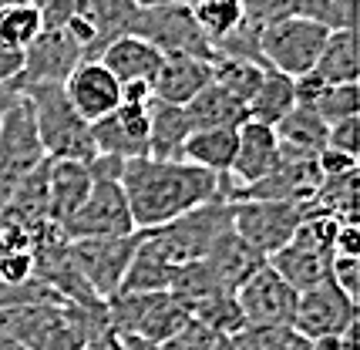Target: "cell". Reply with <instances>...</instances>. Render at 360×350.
I'll return each instance as SVG.
<instances>
[{
    "mask_svg": "<svg viewBox=\"0 0 360 350\" xmlns=\"http://www.w3.org/2000/svg\"><path fill=\"white\" fill-rule=\"evenodd\" d=\"M122 189L135 229H155L186 216L188 209L219 202V172L192 162H158L141 155L125 162Z\"/></svg>",
    "mask_w": 360,
    "mask_h": 350,
    "instance_id": "1",
    "label": "cell"
},
{
    "mask_svg": "<svg viewBox=\"0 0 360 350\" xmlns=\"http://www.w3.org/2000/svg\"><path fill=\"white\" fill-rule=\"evenodd\" d=\"M108 327L105 303H31L0 310V330L24 350H84L94 330Z\"/></svg>",
    "mask_w": 360,
    "mask_h": 350,
    "instance_id": "2",
    "label": "cell"
},
{
    "mask_svg": "<svg viewBox=\"0 0 360 350\" xmlns=\"http://www.w3.org/2000/svg\"><path fill=\"white\" fill-rule=\"evenodd\" d=\"M20 95L27 98V105H31L37 142H41L47 159H75V162L94 159L88 122L71 108V101L64 95V84H34V88L20 91Z\"/></svg>",
    "mask_w": 360,
    "mask_h": 350,
    "instance_id": "3",
    "label": "cell"
},
{
    "mask_svg": "<svg viewBox=\"0 0 360 350\" xmlns=\"http://www.w3.org/2000/svg\"><path fill=\"white\" fill-rule=\"evenodd\" d=\"M108 323L118 334H135L148 344H162L186 327L192 313L186 303H179L169 290L158 293H118L105 300Z\"/></svg>",
    "mask_w": 360,
    "mask_h": 350,
    "instance_id": "4",
    "label": "cell"
},
{
    "mask_svg": "<svg viewBox=\"0 0 360 350\" xmlns=\"http://www.w3.org/2000/svg\"><path fill=\"white\" fill-rule=\"evenodd\" d=\"M44 159L47 155L37 142L31 105L24 95H17L14 105L0 112V212L11 202L17 186Z\"/></svg>",
    "mask_w": 360,
    "mask_h": 350,
    "instance_id": "5",
    "label": "cell"
},
{
    "mask_svg": "<svg viewBox=\"0 0 360 350\" xmlns=\"http://www.w3.org/2000/svg\"><path fill=\"white\" fill-rule=\"evenodd\" d=\"M327 34H330L327 27H320L316 20L303 14L283 17L276 24L263 27V34H259V58H263L266 67L280 71L286 78H303V74L314 71Z\"/></svg>",
    "mask_w": 360,
    "mask_h": 350,
    "instance_id": "6",
    "label": "cell"
},
{
    "mask_svg": "<svg viewBox=\"0 0 360 350\" xmlns=\"http://www.w3.org/2000/svg\"><path fill=\"white\" fill-rule=\"evenodd\" d=\"M139 246V229L128 236H108V239H75L68 242V256L81 273V280L88 283L98 300H111L122 293L128 263Z\"/></svg>",
    "mask_w": 360,
    "mask_h": 350,
    "instance_id": "7",
    "label": "cell"
},
{
    "mask_svg": "<svg viewBox=\"0 0 360 350\" xmlns=\"http://www.w3.org/2000/svg\"><path fill=\"white\" fill-rule=\"evenodd\" d=\"M300 219H303V209L297 202H280V199H239V202H233V233L263 259L293 239Z\"/></svg>",
    "mask_w": 360,
    "mask_h": 350,
    "instance_id": "8",
    "label": "cell"
},
{
    "mask_svg": "<svg viewBox=\"0 0 360 350\" xmlns=\"http://www.w3.org/2000/svg\"><path fill=\"white\" fill-rule=\"evenodd\" d=\"M128 34L148 41L158 54H195V58H212V48L205 34L195 27L186 4H155V7H139L131 17Z\"/></svg>",
    "mask_w": 360,
    "mask_h": 350,
    "instance_id": "9",
    "label": "cell"
},
{
    "mask_svg": "<svg viewBox=\"0 0 360 350\" xmlns=\"http://www.w3.org/2000/svg\"><path fill=\"white\" fill-rule=\"evenodd\" d=\"M61 233L68 242L135 233V219H131V209H128L122 182H94L88 199L75 209V216L61 223Z\"/></svg>",
    "mask_w": 360,
    "mask_h": 350,
    "instance_id": "10",
    "label": "cell"
},
{
    "mask_svg": "<svg viewBox=\"0 0 360 350\" xmlns=\"http://www.w3.org/2000/svg\"><path fill=\"white\" fill-rule=\"evenodd\" d=\"M84 61V51L71 41V34L64 27H44L24 48V67L17 81L11 84V91L20 95L34 84H64V78Z\"/></svg>",
    "mask_w": 360,
    "mask_h": 350,
    "instance_id": "11",
    "label": "cell"
},
{
    "mask_svg": "<svg viewBox=\"0 0 360 350\" xmlns=\"http://www.w3.org/2000/svg\"><path fill=\"white\" fill-rule=\"evenodd\" d=\"M297 290L283 280L269 263H263L243 287L236 290L246 327H293L297 317Z\"/></svg>",
    "mask_w": 360,
    "mask_h": 350,
    "instance_id": "12",
    "label": "cell"
},
{
    "mask_svg": "<svg viewBox=\"0 0 360 350\" xmlns=\"http://www.w3.org/2000/svg\"><path fill=\"white\" fill-rule=\"evenodd\" d=\"M354 320H357V303L350 300L333 280H323V283L303 290L297 297L293 330H297L303 340L344 337L347 330H354Z\"/></svg>",
    "mask_w": 360,
    "mask_h": 350,
    "instance_id": "13",
    "label": "cell"
},
{
    "mask_svg": "<svg viewBox=\"0 0 360 350\" xmlns=\"http://www.w3.org/2000/svg\"><path fill=\"white\" fill-rule=\"evenodd\" d=\"M64 95L71 101V108L91 125L98 118L111 115L122 105V84L111 78V71L101 61H84L64 78Z\"/></svg>",
    "mask_w": 360,
    "mask_h": 350,
    "instance_id": "14",
    "label": "cell"
},
{
    "mask_svg": "<svg viewBox=\"0 0 360 350\" xmlns=\"http://www.w3.org/2000/svg\"><path fill=\"white\" fill-rule=\"evenodd\" d=\"M333 256H337L333 246H323V242H314V239L293 233V239H290L283 249L266 256V263L280 273L297 293H303V290H310V287H316V283L330 280V263H333Z\"/></svg>",
    "mask_w": 360,
    "mask_h": 350,
    "instance_id": "15",
    "label": "cell"
},
{
    "mask_svg": "<svg viewBox=\"0 0 360 350\" xmlns=\"http://www.w3.org/2000/svg\"><path fill=\"white\" fill-rule=\"evenodd\" d=\"M280 165V145H276V131L259 122H243L236 128V155L229 165V175L246 189L252 182L266 179L273 169Z\"/></svg>",
    "mask_w": 360,
    "mask_h": 350,
    "instance_id": "16",
    "label": "cell"
},
{
    "mask_svg": "<svg viewBox=\"0 0 360 350\" xmlns=\"http://www.w3.org/2000/svg\"><path fill=\"white\" fill-rule=\"evenodd\" d=\"M212 84V71L205 58L195 54H162L155 78H152V98L169 101V105H188L192 98Z\"/></svg>",
    "mask_w": 360,
    "mask_h": 350,
    "instance_id": "17",
    "label": "cell"
},
{
    "mask_svg": "<svg viewBox=\"0 0 360 350\" xmlns=\"http://www.w3.org/2000/svg\"><path fill=\"white\" fill-rule=\"evenodd\" d=\"M94 179L84 162L75 159H47V219L61 226L75 216V209L88 199Z\"/></svg>",
    "mask_w": 360,
    "mask_h": 350,
    "instance_id": "18",
    "label": "cell"
},
{
    "mask_svg": "<svg viewBox=\"0 0 360 350\" xmlns=\"http://www.w3.org/2000/svg\"><path fill=\"white\" fill-rule=\"evenodd\" d=\"M202 263H205V270L212 273V280H216V287H219L222 293H236L266 259L256 253V249H250V246L229 229V233H222V236L212 242V249L202 256Z\"/></svg>",
    "mask_w": 360,
    "mask_h": 350,
    "instance_id": "19",
    "label": "cell"
},
{
    "mask_svg": "<svg viewBox=\"0 0 360 350\" xmlns=\"http://www.w3.org/2000/svg\"><path fill=\"white\" fill-rule=\"evenodd\" d=\"M94 61L105 64L118 84L145 81V84L152 88V78H155L158 64H162V54H158L148 41H141L135 34H125V37H115L111 44H105Z\"/></svg>",
    "mask_w": 360,
    "mask_h": 350,
    "instance_id": "20",
    "label": "cell"
},
{
    "mask_svg": "<svg viewBox=\"0 0 360 350\" xmlns=\"http://www.w3.org/2000/svg\"><path fill=\"white\" fill-rule=\"evenodd\" d=\"M188 135H192V125L186 118V108L148 98V159L186 162L182 148H186Z\"/></svg>",
    "mask_w": 360,
    "mask_h": 350,
    "instance_id": "21",
    "label": "cell"
},
{
    "mask_svg": "<svg viewBox=\"0 0 360 350\" xmlns=\"http://www.w3.org/2000/svg\"><path fill=\"white\" fill-rule=\"evenodd\" d=\"M273 131H276V145H280L283 162L316 159L327 148V125L316 118L314 108H303V105H297Z\"/></svg>",
    "mask_w": 360,
    "mask_h": 350,
    "instance_id": "22",
    "label": "cell"
},
{
    "mask_svg": "<svg viewBox=\"0 0 360 350\" xmlns=\"http://www.w3.org/2000/svg\"><path fill=\"white\" fill-rule=\"evenodd\" d=\"M186 108V118L192 131H209V128H239L246 122V105L236 101L229 91H222L219 84H205L199 95L192 98Z\"/></svg>",
    "mask_w": 360,
    "mask_h": 350,
    "instance_id": "23",
    "label": "cell"
},
{
    "mask_svg": "<svg viewBox=\"0 0 360 350\" xmlns=\"http://www.w3.org/2000/svg\"><path fill=\"white\" fill-rule=\"evenodd\" d=\"M297 108V88H293V78H286L280 71L266 67L263 71V84L259 91L250 98L246 105V118L250 122H259V125L276 128L286 118V115Z\"/></svg>",
    "mask_w": 360,
    "mask_h": 350,
    "instance_id": "24",
    "label": "cell"
},
{
    "mask_svg": "<svg viewBox=\"0 0 360 350\" xmlns=\"http://www.w3.org/2000/svg\"><path fill=\"white\" fill-rule=\"evenodd\" d=\"M314 74L327 84H357V34L354 31H330L323 51L314 64Z\"/></svg>",
    "mask_w": 360,
    "mask_h": 350,
    "instance_id": "25",
    "label": "cell"
},
{
    "mask_svg": "<svg viewBox=\"0 0 360 350\" xmlns=\"http://www.w3.org/2000/svg\"><path fill=\"white\" fill-rule=\"evenodd\" d=\"M236 155V128H209V131H192L186 138L182 159L192 165H202L209 172H229Z\"/></svg>",
    "mask_w": 360,
    "mask_h": 350,
    "instance_id": "26",
    "label": "cell"
},
{
    "mask_svg": "<svg viewBox=\"0 0 360 350\" xmlns=\"http://www.w3.org/2000/svg\"><path fill=\"white\" fill-rule=\"evenodd\" d=\"M209 71H212V84H219L222 91H229L236 101L250 105V98L259 91L263 84V71L266 64L246 61V58H226V54H212L209 58Z\"/></svg>",
    "mask_w": 360,
    "mask_h": 350,
    "instance_id": "27",
    "label": "cell"
},
{
    "mask_svg": "<svg viewBox=\"0 0 360 350\" xmlns=\"http://www.w3.org/2000/svg\"><path fill=\"white\" fill-rule=\"evenodd\" d=\"M186 7L195 27L205 34L209 48L243 24V0H188Z\"/></svg>",
    "mask_w": 360,
    "mask_h": 350,
    "instance_id": "28",
    "label": "cell"
},
{
    "mask_svg": "<svg viewBox=\"0 0 360 350\" xmlns=\"http://www.w3.org/2000/svg\"><path fill=\"white\" fill-rule=\"evenodd\" d=\"M192 320L202 323L212 337H236L246 327V317L239 310L236 293H212L192 306Z\"/></svg>",
    "mask_w": 360,
    "mask_h": 350,
    "instance_id": "29",
    "label": "cell"
},
{
    "mask_svg": "<svg viewBox=\"0 0 360 350\" xmlns=\"http://www.w3.org/2000/svg\"><path fill=\"white\" fill-rule=\"evenodd\" d=\"M41 31H44V20L34 4H4L0 7V44L24 51Z\"/></svg>",
    "mask_w": 360,
    "mask_h": 350,
    "instance_id": "30",
    "label": "cell"
},
{
    "mask_svg": "<svg viewBox=\"0 0 360 350\" xmlns=\"http://www.w3.org/2000/svg\"><path fill=\"white\" fill-rule=\"evenodd\" d=\"M307 108H314L316 118L327 128L344 122V118H357V108H360L357 84H323V91Z\"/></svg>",
    "mask_w": 360,
    "mask_h": 350,
    "instance_id": "31",
    "label": "cell"
},
{
    "mask_svg": "<svg viewBox=\"0 0 360 350\" xmlns=\"http://www.w3.org/2000/svg\"><path fill=\"white\" fill-rule=\"evenodd\" d=\"M297 14L316 20L327 31H354V24H357V0H300Z\"/></svg>",
    "mask_w": 360,
    "mask_h": 350,
    "instance_id": "32",
    "label": "cell"
},
{
    "mask_svg": "<svg viewBox=\"0 0 360 350\" xmlns=\"http://www.w3.org/2000/svg\"><path fill=\"white\" fill-rule=\"evenodd\" d=\"M239 340L246 350H303L307 340L293 327H243Z\"/></svg>",
    "mask_w": 360,
    "mask_h": 350,
    "instance_id": "33",
    "label": "cell"
},
{
    "mask_svg": "<svg viewBox=\"0 0 360 350\" xmlns=\"http://www.w3.org/2000/svg\"><path fill=\"white\" fill-rule=\"evenodd\" d=\"M300 7V0H243V20L263 31L269 24H276L283 17H293Z\"/></svg>",
    "mask_w": 360,
    "mask_h": 350,
    "instance_id": "34",
    "label": "cell"
},
{
    "mask_svg": "<svg viewBox=\"0 0 360 350\" xmlns=\"http://www.w3.org/2000/svg\"><path fill=\"white\" fill-rule=\"evenodd\" d=\"M212 344H216V337L209 334L202 323L188 320L179 334H172L169 340L155 344V350H212Z\"/></svg>",
    "mask_w": 360,
    "mask_h": 350,
    "instance_id": "35",
    "label": "cell"
},
{
    "mask_svg": "<svg viewBox=\"0 0 360 350\" xmlns=\"http://www.w3.org/2000/svg\"><path fill=\"white\" fill-rule=\"evenodd\" d=\"M357 256H333V263H330V280L354 303H357Z\"/></svg>",
    "mask_w": 360,
    "mask_h": 350,
    "instance_id": "36",
    "label": "cell"
},
{
    "mask_svg": "<svg viewBox=\"0 0 360 350\" xmlns=\"http://www.w3.org/2000/svg\"><path fill=\"white\" fill-rule=\"evenodd\" d=\"M327 148L357 159V118H344V122L330 125L327 128Z\"/></svg>",
    "mask_w": 360,
    "mask_h": 350,
    "instance_id": "37",
    "label": "cell"
},
{
    "mask_svg": "<svg viewBox=\"0 0 360 350\" xmlns=\"http://www.w3.org/2000/svg\"><path fill=\"white\" fill-rule=\"evenodd\" d=\"M20 67H24V51L0 44V88H4V91H11V84L17 81Z\"/></svg>",
    "mask_w": 360,
    "mask_h": 350,
    "instance_id": "38",
    "label": "cell"
},
{
    "mask_svg": "<svg viewBox=\"0 0 360 350\" xmlns=\"http://www.w3.org/2000/svg\"><path fill=\"white\" fill-rule=\"evenodd\" d=\"M333 253H337V256H357L360 253L357 223H340V229H337V239H333Z\"/></svg>",
    "mask_w": 360,
    "mask_h": 350,
    "instance_id": "39",
    "label": "cell"
},
{
    "mask_svg": "<svg viewBox=\"0 0 360 350\" xmlns=\"http://www.w3.org/2000/svg\"><path fill=\"white\" fill-rule=\"evenodd\" d=\"M84 350H125V344H122V334L108 323V327H101V330H94V334L88 337Z\"/></svg>",
    "mask_w": 360,
    "mask_h": 350,
    "instance_id": "40",
    "label": "cell"
},
{
    "mask_svg": "<svg viewBox=\"0 0 360 350\" xmlns=\"http://www.w3.org/2000/svg\"><path fill=\"white\" fill-rule=\"evenodd\" d=\"M212 350H246V347H243V340H239V334H236V337H216Z\"/></svg>",
    "mask_w": 360,
    "mask_h": 350,
    "instance_id": "41",
    "label": "cell"
},
{
    "mask_svg": "<svg viewBox=\"0 0 360 350\" xmlns=\"http://www.w3.org/2000/svg\"><path fill=\"white\" fill-rule=\"evenodd\" d=\"M14 91H4V88H0V112H4V108H11V105H14Z\"/></svg>",
    "mask_w": 360,
    "mask_h": 350,
    "instance_id": "42",
    "label": "cell"
},
{
    "mask_svg": "<svg viewBox=\"0 0 360 350\" xmlns=\"http://www.w3.org/2000/svg\"><path fill=\"white\" fill-rule=\"evenodd\" d=\"M139 7H155V4H188V0H135Z\"/></svg>",
    "mask_w": 360,
    "mask_h": 350,
    "instance_id": "43",
    "label": "cell"
},
{
    "mask_svg": "<svg viewBox=\"0 0 360 350\" xmlns=\"http://www.w3.org/2000/svg\"><path fill=\"white\" fill-rule=\"evenodd\" d=\"M4 4H7V0H0V7H4Z\"/></svg>",
    "mask_w": 360,
    "mask_h": 350,
    "instance_id": "44",
    "label": "cell"
},
{
    "mask_svg": "<svg viewBox=\"0 0 360 350\" xmlns=\"http://www.w3.org/2000/svg\"><path fill=\"white\" fill-rule=\"evenodd\" d=\"M303 350H307V347H303Z\"/></svg>",
    "mask_w": 360,
    "mask_h": 350,
    "instance_id": "45",
    "label": "cell"
}]
</instances>
